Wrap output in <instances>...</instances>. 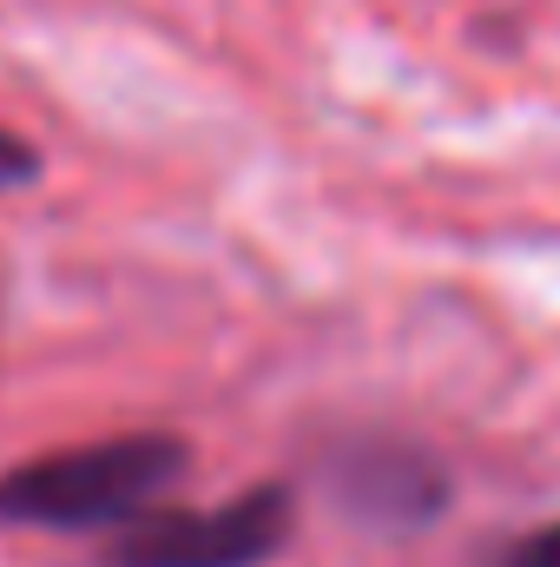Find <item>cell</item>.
Masks as SVG:
<instances>
[{
	"mask_svg": "<svg viewBox=\"0 0 560 567\" xmlns=\"http://www.w3.org/2000/svg\"><path fill=\"white\" fill-rule=\"evenodd\" d=\"M501 567H560V522L535 528V535H521V542L501 555Z\"/></svg>",
	"mask_w": 560,
	"mask_h": 567,
	"instance_id": "obj_5",
	"label": "cell"
},
{
	"mask_svg": "<svg viewBox=\"0 0 560 567\" xmlns=\"http://www.w3.org/2000/svg\"><path fill=\"white\" fill-rule=\"evenodd\" d=\"M330 495L370 535H416L428 522H442L448 508V468L416 442L370 435L330 462Z\"/></svg>",
	"mask_w": 560,
	"mask_h": 567,
	"instance_id": "obj_3",
	"label": "cell"
},
{
	"mask_svg": "<svg viewBox=\"0 0 560 567\" xmlns=\"http://www.w3.org/2000/svg\"><path fill=\"white\" fill-rule=\"evenodd\" d=\"M191 468L178 435H113L86 449H53L0 475V522L13 528H126L158 508Z\"/></svg>",
	"mask_w": 560,
	"mask_h": 567,
	"instance_id": "obj_1",
	"label": "cell"
},
{
	"mask_svg": "<svg viewBox=\"0 0 560 567\" xmlns=\"http://www.w3.org/2000/svg\"><path fill=\"white\" fill-rule=\"evenodd\" d=\"M33 178H40V152L0 126V192H20V185H33Z\"/></svg>",
	"mask_w": 560,
	"mask_h": 567,
	"instance_id": "obj_4",
	"label": "cell"
},
{
	"mask_svg": "<svg viewBox=\"0 0 560 567\" xmlns=\"http://www.w3.org/2000/svg\"><path fill=\"white\" fill-rule=\"evenodd\" d=\"M290 528V488L258 482L225 508H152L126 522L106 548V567H265L283 555Z\"/></svg>",
	"mask_w": 560,
	"mask_h": 567,
	"instance_id": "obj_2",
	"label": "cell"
}]
</instances>
